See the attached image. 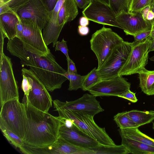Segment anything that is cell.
<instances>
[{
    "instance_id": "1",
    "label": "cell",
    "mask_w": 154,
    "mask_h": 154,
    "mask_svg": "<svg viewBox=\"0 0 154 154\" xmlns=\"http://www.w3.org/2000/svg\"><path fill=\"white\" fill-rule=\"evenodd\" d=\"M7 49L11 55L20 60L23 66L29 67L48 91L60 88L68 80L65 76L67 71L58 64L51 52L42 56L28 51L16 37L8 39Z\"/></svg>"
},
{
    "instance_id": "2",
    "label": "cell",
    "mask_w": 154,
    "mask_h": 154,
    "mask_svg": "<svg viewBox=\"0 0 154 154\" xmlns=\"http://www.w3.org/2000/svg\"><path fill=\"white\" fill-rule=\"evenodd\" d=\"M27 118L26 130L22 145L43 148L52 145L59 137L60 118L35 108L23 99Z\"/></svg>"
},
{
    "instance_id": "3",
    "label": "cell",
    "mask_w": 154,
    "mask_h": 154,
    "mask_svg": "<svg viewBox=\"0 0 154 154\" xmlns=\"http://www.w3.org/2000/svg\"><path fill=\"white\" fill-rule=\"evenodd\" d=\"M59 116L71 120L80 130L97 140L100 144L115 146L112 140L106 132L105 128L99 127L95 122L94 116L81 112L60 108L56 109Z\"/></svg>"
},
{
    "instance_id": "4",
    "label": "cell",
    "mask_w": 154,
    "mask_h": 154,
    "mask_svg": "<svg viewBox=\"0 0 154 154\" xmlns=\"http://www.w3.org/2000/svg\"><path fill=\"white\" fill-rule=\"evenodd\" d=\"M0 125L20 137L23 141L26 130L27 118L24 104L19 98L12 99L1 106Z\"/></svg>"
},
{
    "instance_id": "5",
    "label": "cell",
    "mask_w": 154,
    "mask_h": 154,
    "mask_svg": "<svg viewBox=\"0 0 154 154\" xmlns=\"http://www.w3.org/2000/svg\"><path fill=\"white\" fill-rule=\"evenodd\" d=\"M124 41L111 28L104 26L92 35L90 41V47L97 60V69L103 65L114 48Z\"/></svg>"
},
{
    "instance_id": "6",
    "label": "cell",
    "mask_w": 154,
    "mask_h": 154,
    "mask_svg": "<svg viewBox=\"0 0 154 154\" xmlns=\"http://www.w3.org/2000/svg\"><path fill=\"white\" fill-rule=\"evenodd\" d=\"M152 42L149 36L140 42H133L131 51L125 64L118 72V75L122 76L138 73L146 69L149 49Z\"/></svg>"
},
{
    "instance_id": "7",
    "label": "cell",
    "mask_w": 154,
    "mask_h": 154,
    "mask_svg": "<svg viewBox=\"0 0 154 154\" xmlns=\"http://www.w3.org/2000/svg\"><path fill=\"white\" fill-rule=\"evenodd\" d=\"M21 72L27 77L31 86L28 96L26 97L24 95L23 99L37 109L48 112L52 107L53 102L48 91L31 69L23 68Z\"/></svg>"
},
{
    "instance_id": "8",
    "label": "cell",
    "mask_w": 154,
    "mask_h": 154,
    "mask_svg": "<svg viewBox=\"0 0 154 154\" xmlns=\"http://www.w3.org/2000/svg\"><path fill=\"white\" fill-rule=\"evenodd\" d=\"M20 18L23 28L20 39L25 49L30 52L42 56L50 54V50L45 42L42 30L37 23L31 19Z\"/></svg>"
},
{
    "instance_id": "9",
    "label": "cell",
    "mask_w": 154,
    "mask_h": 154,
    "mask_svg": "<svg viewBox=\"0 0 154 154\" xmlns=\"http://www.w3.org/2000/svg\"><path fill=\"white\" fill-rule=\"evenodd\" d=\"M133 43L124 41L114 48L103 65L97 68V73L101 80L119 76L118 72L126 61Z\"/></svg>"
},
{
    "instance_id": "10",
    "label": "cell",
    "mask_w": 154,
    "mask_h": 154,
    "mask_svg": "<svg viewBox=\"0 0 154 154\" xmlns=\"http://www.w3.org/2000/svg\"><path fill=\"white\" fill-rule=\"evenodd\" d=\"M0 106L8 100L19 98L17 82L11 58L4 53L0 58Z\"/></svg>"
},
{
    "instance_id": "11",
    "label": "cell",
    "mask_w": 154,
    "mask_h": 154,
    "mask_svg": "<svg viewBox=\"0 0 154 154\" xmlns=\"http://www.w3.org/2000/svg\"><path fill=\"white\" fill-rule=\"evenodd\" d=\"M96 97L86 93L74 100L63 102L56 99L53 101L54 108L81 112L94 116L104 110L100 105Z\"/></svg>"
},
{
    "instance_id": "12",
    "label": "cell",
    "mask_w": 154,
    "mask_h": 154,
    "mask_svg": "<svg viewBox=\"0 0 154 154\" xmlns=\"http://www.w3.org/2000/svg\"><path fill=\"white\" fill-rule=\"evenodd\" d=\"M116 20L126 35L133 36L151 30L153 26L152 20H145L141 11L133 13L122 12L116 16Z\"/></svg>"
},
{
    "instance_id": "13",
    "label": "cell",
    "mask_w": 154,
    "mask_h": 154,
    "mask_svg": "<svg viewBox=\"0 0 154 154\" xmlns=\"http://www.w3.org/2000/svg\"><path fill=\"white\" fill-rule=\"evenodd\" d=\"M82 13L83 16L89 20L121 29L116 21V15L109 6L99 1H90L88 5L82 11Z\"/></svg>"
},
{
    "instance_id": "14",
    "label": "cell",
    "mask_w": 154,
    "mask_h": 154,
    "mask_svg": "<svg viewBox=\"0 0 154 154\" xmlns=\"http://www.w3.org/2000/svg\"><path fill=\"white\" fill-rule=\"evenodd\" d=\"M131 83L122 76L102 80L89 89L88 91L96 97H118L130 90Z\"/></svg>"
},
{
    "instance_id": "15",
    "label": "cell",
    "mask_w": 154,
    "mask_h": 154,
    "mask_svg": "<svg viewBox=\"0 0 154 154\" xmlns=\"http://www.w3.org/2000/svg\"><path fill=\"white\" fill-rule=\"evenodd\" d=\"M59 137L74 145L86 149L96 147L100 144L97 140L82 131L74 124L71 127H67L61 123Z\"/></svg>"
},
{
    "instance_id": "16",
    "label": "cell",
    "mask_w": 154,
    "mask_h": 154,
    "mask_svg": "<svg viewBox=\"0 0 154 154\" xmlns=\"http://www.w3.org/2000/svg\"><path fill=\"white\" fill-rule=\"evenodd\" d=\"M50 13L40 0H29L14 14L20 18L29 19L35 21L42 30Z\"/></svg>"
},
{
    "instance_id": "17",
    "label": "cell",
    "mask_w": 154,
    "mask_h": 154,
    "mask_svg": "<svg viewBox=\"0 0 154 154\" xmlns=\"http://www.w3.org/2000/svg\"><path fill=\"white\" fill-rule=\"evenodd\" d=\"M65 1L58 0L54 8L51 11L49 18L44 26L42 35L47 46L52 43L53 47H55L63 28L59 25L58 15L59 11Z\"/></svg>"
},
{
    "instance_id": "18",
    "label": "cell",
    "mask_w": 154,
    "mask_h": 154,
    "mask_svg": "<svg viewBox=\"0 0 154 154\" xmlns=\"http://www.w3.org/2000/svg\"><path fill=\"white\" fill-rule=\"evenodd\" d=\"M46 149L47 154H94L93 151L74 145L60 137Z\"/></svg>"
},
{
    "instance_id": "19",
    "label": "cell",
    "mask_w": 154,
    "mask_h": 154,
    "mask_svg": "<svg viewBox=\"0 0 154 154\" xmlns=\"http://www.w3.org/2000/svg\"><path fill=\"white\" fill-rule=\"evenodd\" d=\"M18 18L15 14L4 13L0 14V31L5 38L12 39L16 36V26Z\"/></svg>"
},
{
    "instance_id": "20",
    "label": "cell",
    "mask_w": 154,
    "mask_h": 154,
    "mask_svg": "<svg viewBox=\"0 0 154 154\" xmlns=\"http://www.w3.org/2000/svg\"><path fill=\"white\" fill-rule=\"evenodd\" d=\"M77 5L75 0H65L58 15L59 25L63 27L67 23L74 20L78 14Z\"/></svg>"
},
{
    "instance_id": "21",
    "label": "cell",
    "mask_w": 154,
    "mask_h": 154,
    "mask_svg": "<svg viewBox=\"0 0 154 154\" xmlns=\"http://www.w3.org/2000/svg\"><path fill=\"white\" fill-rule=\"evenodd\" d=\"M122 144L128 150L129 153L134 154H154V146L121 136Z\"/></svg>"
},
{
    "instance_id": "22",
    "label": "cell",
    "mask_w": 154,
    "mask_h": 154,
    "mask_svg": "<svg viewBox=\"0 0 154 154\" xmlns=\"http://www.w3.org/2000/svg\"><path fill=\"white\" fill-rule=\"evenodd\" d=\"M118 131L120 136H123L154 146V139L140 131L138 127L125 129L119 128Z\"/></svg>"
},
{
    "instance_id": "23",
    "label": "cell",
    "mask_w": 154,
    "mask_h": 154,
    "mask_svg": "<svg viewBox=\"0 0 154 154\" xmlns=\"http://www.w3.org/2000/svg\"><path fill=\"white\" fill-rule=\"evenodd\" d=\"M139 75L140 87L142 91L148 95H154V70L146 69Z\"/></svg>"
},
{
    "instance_id": "24",
    "label": "cell",
    "mask_w": 154,
    "mask_h": 154,
    "mask_svg": "<svg viewBox=\"0 0 154 154\" xmlns=\"http://www.w3.org/2000/svg\"><path fill=\"white\" fill-rule=\"evenodd\" d=\"M129 117L139 127L149 123L154 120V111L132 110L127 111Z\"/></svg>"
},
{
    "instance_id": "25",
    "label": "cell",
    "mask_w": 154,
    "mask_h": 154,
    "mask_svg": "<svg viewBox=\"0 0 154 154\" xmlns=\"http://www.w3.org/2000/svg\"><path fill=\"white\" fill-rule=\"evenodd\" d=\"M94 151V154H127L128 150L122 144L109 146L100 144L97 147L90 149Z\"/></svg>"
},
{
    "instance_id": "26",
    "label": "cell",
    "mask_w": 154,
    "mask_h": 154,
    "mask_svg": "<svg viewBox=\"0 0 154 154\" xmlns=\"http://www.w3.org/2000/svg\"><path fill=\"white\" fill-rule=\"evenodd\" d=\"M29 0H10L0 5V14L4 13L15 14L27 3Z\"/></svg>"
},
{
    "instance_id": "27",
    "label": "cell",
    "mask_w": 154,
    "mask_h": 154,
    "mask_svg": "<svg viewBox=\"0 0 154 154\" xmlns=\"http://www.w3.org/2000/svg\"><path fill=\"white\" fill-rule=\"evenodd\" d=\"M114 120L120 128L139 127L128 116L127 111L117 113L114 116Z\"/></svg>"
},
{
    "instance_id": "28",
    "label": "cell",
    "mask_w": 154,
    "mask_h": 154,
    "mask_svg": "<svg viewBox=\"0 0 154 154\" xmlns=\"http://www.w3.org/2000/svg\"><path fill=\"white\" fill-rule=\"evenodd\" d=\"M101 80L97 73V69L95 67L85 75L81 88L83 91H88Z\"/></svg>"
},
{
    "instance_id": "29",
    "label": "cell",
    "mask_w": 154,
    "mask_h": 154,
    "mask_svg": "<svg viewBox=\"0 0 154 154\" xmlns=\"http://www.w3.org/2000/svg\"><path fill=\"white\" fill-rule=\"evenodd\" d=\"M109 6L117 16L123 12H128L131 0H109Z\"/></svg>"
},
{
    "instance_id": "30",
    "label": "cell",
    "mask_w": 154,
    "mask_h": 154,
    "mask_svg": "<svg viewBox=\"0 0 154 154\" xmlns=\"http://www.w3.org/2000/svg\"><path fill=\"white\" fill-rule=\"evenodd\" d=\"M65 76L69 81L68 90L70 91L77 90L81 88L85 75L77 73H71L67 72Z\"/></svg>"
},
{
    "instance_id": "31",
    "label": "cell",
    "mask_w": 154,
    "mask_h": 154,
    "mask_svg": "<svg viewBox=\"0 0 154 154\" xmlns=\"http://www.w3.org/2000/svg\"><path fill=\"white\" fill-rule=\"evenodd\" d=\"M0 128L4 136L15 148L19 149L23 145V140L17 135L3 126L0 125Z\"/></svg>"
},
{
    "instance_id": "32",
    "label": "cell",
    "mask_w": 154,
    "mask_h": 154,
    "mask_svg": "<svg viewBox=\"0 0 154 154\" xmlns=\"http://www.w3.org/2000/svg\"><path fill=\"white\" fill-rule=\"evenodd\" d=\"M152 0H131L128 12L133 13L141 11L146 7L150 6Z\"/></svg>"
},
{
    "instance_id": "33",
    "label": "cell",
    "mask_w": 154,
    "mask_h": 154,
    "mask_svg": "<svg viewBox=\"0 0 154 154\" xmlns=\"http://www.w3.org/2000/svg\"><path fill=\"white\" fill-rule=\"evenodd\" d=\"M67 41L63 38L61 41H57L56 44L55 51H60L66 56L67 59L69 58L68 54V49L67 45Z\"/></svg>"
},
{
    "instance_id": "34",
    "label": "cell",
    "mask_w": 154,
    "mask_h": 154,
    "mask_svg": "<svg viewBox=\"0 0 154 154\" xmlns=\"http://www.w3.org/2000/svg\"><path fill=\"white\" fill-rule=\"evenodd\" d=\"M23 80L21 84V88L24 93V95L27 97L29 93L31 86L27 77L24 75L22 74Z\"/></svg>"
},
{
    "instance_id": "35",
    "label": "cell",
    "mask_w": 154,
    "mask_h": 154,
    "mask_svg": "<svg viewBox=\"0 0 154 154\" xmlns=\"http://www.w3.org/2000/svg\"><path fill=\"white\" fill-rule=\"evenodd\" d=\"M118 97L128 100L133 103H136L138 100L136 96L135 93L131 91L130 90L124 92L119 95Z\"/></svg>"
},
{
    "instance_id": "36",
    "label": "cell",
    "mask_w": 154,
    "mask_h": 154,
    "mask_svg": "<svg viewBox=\"0 0 154 154\" xmlns=\"http://www.w3.org/2000/svg\"><path fill=\"white\" fill-rule=\"evenodd\" d=\"M151 31L150 30L143 32L133 36L134 41L140 42L143 41L150 36Z\"/></svg>"
},
{
    "instance_id": "37",
    "label": "cell",
    "mask_w": 154,
    "mask_h": 154,
    "mask_svg": "<svg viewBox=\"0 0 154 154\" xmlns=\"http://www.w3.org/2000/svg\"><path fill=\"white\" fill-rule=\"evenodd\" d=\"M45 6L47 9L51 11L54 8L58 0H40Z\"/></svg>"
},
{
    "instance_id": "38",
    "label": "cell",
    "mask_w": 154,
    "mask_h": 154,
    "mask_svg": "<svg viewBox=\"0 0 154 154\" xmlns=\"http://www.w3.org/2000/svg\"><path fill=\"white\" fill-rule=\"evenodd\" d=\"M67 72L71 73H77V70L75 63L70 58L67 59Z\"/></svg>"
},
{
    "instance_id": "39",
    "label": "cell",
    "mask_w": 154,
    "mask_h": 154,
    "mask_svg": "<svg viewBox=\"0 0 154 154\" xmlns=\"http://www.w3.org/2000/svg\"><path fill=\"white\" fill-rule=\"evenodd\" d=\"M17 16L18 20L16 26V37L20 39L22 37L23 28L20 18L18 17Z\"/></svg>"
},
{
    "instance_id": "40",
    "label": "cell",
    "mask_w": 154,
    "mask_h": 154,
    "mask_svg": "<svg viewBox=\"0 0 154 154\" xmlns=\"http://www.w3.org/2000/svg\"><path fill=\"white\" fill-rule=\"evenodd\" d=\"M77 6L80 9H84L89 4V0H75Z\"/></svg>"
},
{
    "instance_id": "41",
    "label": "cell",
    "mask_w": 154,
    "mask_h": 154,
    "mask_svg": "<svg viewBox=\"0 0 154 154\" xmlns=\"http://www.w3.org/2000/svg\"><path fill=\"white\" fill-rule=\"evenodd\" d=\"M78 32L82 36L86 35L89 32V29L88 26L79 25L78 27Z\"/></svg>"
},
{
    "instance_id": "42",
    "label": "cell",
    "mask_w": 154,
    "mask_h": 154,
    "mask_svg": "<svg viewBox=\"0 0 154 154\" xmlns=\"http://www.w3.org/2000/svg\"><path fill=\"white\" fill-rule=\"evenodd\" d=\"M0 56H1L3 54V48L4 45V39L5 38L4 36L3 35L2 32L0 31Z\"/></svg>"
},
{
    "instance_id": "43",
    "label": "cell",
    "mask_w": 154,
    "mask_h": 154,
    "mask_svg": "<svg viewBox=\"0 0 154 154\" xmlns=\"http://www.w3.org/2000/svg\"><path fill=\"white\" fill-rule=\"evenodd\" d=\"M89 20L86 17H82L80 18L79 24L80 25L82 26H87L89 25Z\"/></svg>"
},
{
    "instance_id": "44",
    "label": "cell",
    "mask_w": 154,
    "mask_h": 154,
    "mask_svg": "<svg viewBox=\"0 0 154 154\" xmlns=\"http://www.w3.org/2000/svg\"><path fill=\"white\" fill-rule=\"evenodd\" d=\"M151 9V6H147L144 8L141 11V12L143 18L146 20V17L147 14L149 10Z\"/></svg>"
},
{
    "instance_id": "45",
    "label": "cell",
    "mask_w": 154,
    "mask_h": 154,
    "mask_svg": "<svg viewBox=\"0 0 154 154\" xmlns=\"http://www.w3.org/2000/svg\"><path fill=\"white\" fill-rule=\"evenodd\" d=\"M154 19V12L152 10H150L148 12L146 17L147 20L149 21L152 20Z\"/></svg>"
},
{
    "instance_id": "46",
    "label": "cell",
    "mask_w": 154,
    "mask_h": 154,
    "mask_svg": "<svg viewBox=\"0 0 154 154\" xmlns=\"http://www.w3.org/2000/svg\"><path fill=\"white\" fill-rule=\"evenodd\" d=\"M149 36L151 38L152 41L154 40V25L152 26L151 34Z\"/></svg>"
},
{
    "instance_id": "47",
    "label": "cell",
    "mask_w": 154,
    "mask_h": 154,
    "mask_svg": "<svg viewBox=\"0 0 154 154\" xmlns=\"http://www.w3.org/2000/svg\"><path fill=\"white\" fill-rule=\"evenodd\" d=\"M154 51V40L152 41V43L149 49V51L150 52Z\"/></svg>"
},
{
    "instance_id": "48",
    "label": "cell",
    "mask_w": 154,
    "mask_h": 154,
    "mask_svg": "<svg viewBox=\"0 0 154 154\" xmlns=\"http://www.w3.org/2000/svg\"><path fill=\"white\" fill-rule=\"evenodd\" d=\"M91 1L93 0H89ZM109 6V0H96Z\"/></svg>"
},
{
    "instance_id": "49",
    "label": "cell",
    "mask_w": 154,
    "mask_h": 154,
    "mask_svg": "<svg viewBox=\"0 0 154 154\" xmlns=\"http://www.w3.org/2000/svg\"><path fill=\"white\" fill-rule=\"evenodd\" d=\"M10 0H0V5H2Z\"/></svg>"
},
{
    "instance_id": "50",
    "label": "cell",
    "mask_w": 154,
    "mask_h": 154,
    "mask_svg": "<svg viewBox=\"0 0 154 154\" xmlns=\"http://www.w3.org/2000/svg\"><path fill=\"white\" fill-rule=\"evenodd\" d=\"M154 9V0H152L151 5V9L152 10Z\"/></svg>"
},
{
    "instance_id": "51",
    "label": "cell",
    "mask_w": 154,
    "mask_h": 154,
    "mask_svg": "<svg viewBox=\"0 0 154 154\" xmlns=\"http://www.w3.org/2000/svg\"><path fill=\"white\" fill-rule=\"evenodd\" d=\"M149 59L151 60L154 62V56L150 58Z\"/></svg>"
},
{
    "instance_id": "52",
    "label": "cell",
    "mask_w": 154,
    "mask_h": 154,
    "mask_svg": "<svg viewBox=\"0 0 154 154\" xmlns=\"http://www.w3.org/2000/svg\"><path fill=\"white\" fill-rule=\"evenodd\" d=\"M152 128L154 130V122L153 123Z\"/></svg>"
},
{
    "instance_id": "53",
    "label": "cell",
    "mask_w": 154,
    "mask_h": 154,
    "mask_svg": "<svg viewBox=\"0 0 154 154\" xmlns=\"http://www.w3.org/2000/svg\"><path fill=\"white\" fill-rule=\"evenodd\" d=\"M153 25H154V19L152 20Z\"/></svg>"
},
{
    "instance_id": "54",
    "label": "cell",
    "mask_w": 154,
    "mask_h": 154,
    "mask_svg": "<svg viewBox=\"0 0 154 154\" xmlns=\"http://www.w3.org/2000/svg\"><path fill=\"white\" fill-rule=\"evenodd\" d=\"M152 11H153L154 12V9L152 10Z\"/></svg>"
}]
</instances>
